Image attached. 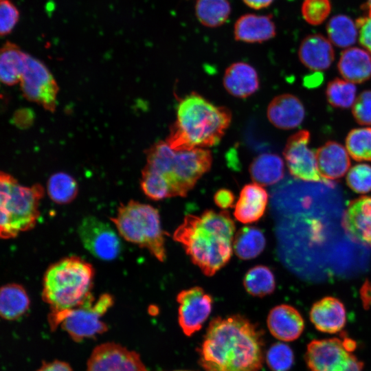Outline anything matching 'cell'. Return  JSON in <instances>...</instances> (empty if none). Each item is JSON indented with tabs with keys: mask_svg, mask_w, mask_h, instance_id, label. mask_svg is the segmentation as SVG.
<instances>
[{
	"mask_svg": "<svg viewBox=\"0 0 371 371\" xmlns=\"http://www.w3.org/2000/svg\"><path fill=\"white\" fill-rule=\"evenodd\" d=\"M199 353L205 371H259L265 359L262 334L239 314L211 320Z\"/></svg>",
	"mask_w": 371,
	"mask_h": 371,
	"instance_id": "obj_1",
	"label": "cell"
},
{
	"mask_svg": "<svg viewBox=\"0 0 371 371\" xmlns=\"http://www.w3.org/2000/svg\"><path fill=\"white\" fill-rule=\"evenodd\" d=\"M235 230L227 211L206 210L200 216L186 215L172 238L182 245L192 263L210 277L229 261Z\"/></svg>",
	"mask_w": 371,
	"mask_h": 371,
	"instance_id": "obj_2",
	"label": "cell"
},
{
	"mask_svg": "<svg viewBox=\"0 0 371 371\" xmlns=\"http://www.w3.org/2000/svg\"><path fill=\"white\" fill-rule=\"evenodd\" d=\"M231 121L229 109L193 92L179 103L166 142L175 150L207 148L220 142Z\"/></svg>",
	"mask_w": 371,
	"mask_h": 371,
	"instance_id": "obj_3",
	"label": "cell"
},
{
	"mask_svg": "<svg viewBox=\"0 0 371 371\" xmlns=\"http://www.w3.org/2000/svg\"><path fill=\"white\" fill-rule=\"evenodd\" d=\"M146 160L144 168L165 181L170 197H185L211 168L212 155L207 148L175 150L160 141L148 150Z\"/></svg>",
	"mask_w": 371,
	"mask_h": 371,
	"instance_id": "obj_4",
	"label": "cell"
},
{
	"mask_svg": "<svg viewBox=\"0 0 371 371\" xmlns=\"http://www.w3.org/2000/svg\"><path fill=\"white\" fill-rule=\"evenodd\" d=\"M93 266L78 256L64 258L51 265L43 282L42 297L51 311L70 309L82 304L91 294Z\"/></svg>",
	"mask_w": 371,
	"mask_h": 371,
	"instance_id": "obj_5",
	"label": "cell"
},
{
	"mask_svg": "<svg viewBox=\"0 0 371 371\" xmlns=\"http://www.w3.org/2000/svg\"><path fill=\"white\" fill-rule=\"evenodd\" d=\"M0 189L1 238H13L19 232L32 229L39 216V203L44 194L43 186H21L12 175L1 172Z\"/></svg>",
	"mask_w": 371,
	"mask_h": 371,
	"instance_id": "obj_6",
	"label": "cell"
},
{
	"mask_svg": "<svg viewBox=\"0 0 371 371\" xmlns=\"http://www.w3.org/2000/svg\"><path fill=\"white\" fill-rule=\"evenodd\" d=\"M111 220L124 240L147 249L159 261L166 259V232L159 211L152 205L131 200L118 207Z\"/></svg>",
	"mask_w": 371,
	"mask_h": 371,
	"instance_id": "obj_7",
	"label": "cell"
},
{
	"mask_svg": "<svg viewBox=\"0 0 371 371\" xmlns=\"http://www.w3.org/2000/svg\"><path fill=\"white\" fill-rule=\"evenodd\" d=\"M113 304L111 294L103 293L95 300L91 294L80 305L67 310L50 312L48 322L52 330L60 327L76 342L105 333L108 326L102 317Z\"/></svg>",
	"mask_w": 371,
	"mask_h": 371,
	"instance_id": "obj_8",
	"label": "cell"
},
{
	"mask_svg": "<svg viewBox=\"0 0 371 371\" xmlns=\"http://www.w3.org/2000/svg\"><path fill=\"white\" fill-rule=\"evenodd\" d=\"M77 232L84 247L98 259L113 260L122 250L117 233L108 223L94 216L84 217Z\"/></svg>",
	"mask_w": 371,
	"mask_h": 371,
	"instance_id": "obj_9",
	"label": "cell"
},
{
	"mask_svg": "<svg viewBox=\"0 0 371 371\" xmlns=\"http://www.w3.org/2000/svg\"><path fill=\"white\" fill-rule=\"evenodd\" d=\"M20 83L27 99L37 102L49 111L54 110L58 86L42 62L27 54Z\"/></svg>",
	"mask_w": 371,
	"mask_h": 371,
	"instance_id": "obj_10",
	"label": "cell"
},
{
	"mask_svg": "<svg viewBox=\"0 0 371 371\" xmlns=\"http://www.w3.org/2000/svg\"><path fill=\"white\" fill-rule=\"evenodd\" d=\"M311 134L301 130L291 135L286 143L283 155L291 175L306 181H326L321 176L317 161L316 151L308 146Z\"/></svg>",
	"mask_w": 371,
	"mask_h": 371,
	"instance_id": "obj_11",
	"label": "cell"
},
{
	"mask_svg": "<svg viewBox=\"0 0 371 371\" xmlns=\"http://www.w3.org/2000/svg\"><path fill=\"white\" fill-rule=\"evenodd\" d=\"M178 321L183 333L191 336L199 330L209 317L213 298L201 286L181 291L177 295Z\"/></svg>",
	"mask_w": 371,
	"mask_h": 371,
	"instance_id": "obj_12",
	"label": "cell"
},
{
	"mask_svg": "<svg viewBox=\"0 0 371 371\" xmlns=\"http://www.w3.org/2000/svg\"><path fill=\"white\" fill-rule=\"evenodd\" d=\"M87 371H149L139 355L120 344L107 342L92 351Z\"/></svg>",
	"mask_w": 371,
	"mask_h": 371,
	"instance_id": "obj_13",
	"label": "cell"
},
{
	"mask_svg": "<svg viewBox=\"0 0 371 371\" xmlns=\"http://www.w3.org/2000/svg\"><path fill=\"white\" fill-rule=\"evenodd\" d=\"M352 356L342 340L331 338L311 341L305 359L311 371H345Z\"/></svg>",
	"mask_w": 371,
	"mask_h": 371,
	"instance_id": "obj_14",
	"label": "cell"
},
{
	"mask_svg": "<svg viewBox=\"0 0 371 371\" xmlns=\"http://www.w3.org/2000/svg\"><path fill=\"white\" fill-rule=\"evenodd\" d=\"M342 226L353 240L371 247V196H363L350 202Z\"/></svg>",
	"mask_w": 371,
	"mask_h": 371,
	"instance_id": "obj_15",
	"label": "cell"
},
{
	"mask_svg": "<svg viewBox=\"0 0 371 371\" xmlns=\"http://www.w3.org/2000/svg\"><path fill=\"white\" fill-rule=\"evenodd\" d=\"M267 324L271 335L282 341L297 339L304 328V321L299 311L288 304H280L269 311Z\"/></svg>",
	"mask_w": 371,
	"mask_h": 371,
	"instance_id": "obj_16",
	"label": "cell"
},
{
	"mask_svg": "<svg viewBox=\"0 0 371 371\" xmlns=\"http://www.w3.org/2000/svg\"><path fill=\"white\" fill-rule=\"evenodd\" d=\"M267 115L269 122L276 128L289 130L302 124L305 117V109L297 97L284 93L270 102Z\"/></svg>",
	"mask_w": 371,
	"mask_h": 371,
	"instance_id": "obj_17",
	"label": "cell"
},
{
	"mask_svg": "<svg viewBox=\"0 0 371 371\" xmlns=\"http://www.w3.org/2000/svg\"><path fill=\"white\" fill-rule=\"evenodd\" d=\"M268 201L269 194L263 186L254 182L247 184L240 192L234 216L244 224L255 223L265 214Z\"/></svg>",
	"mask_w": 371,
	"mask_h": 371,
	"instance_id": "obj_18",
	"label": "cell"
},
{
	"mask_svg": "<svg viewBox=\"0 0 371 371\" xmlns=\"http://www.w3.org/2000/svg\"><path fill=\"white\" fill-rule=\"evenodd\" d=\"M310 319L319 331L336 333L341 331L346 324V308L338 299L325 297L313 305Z\"/></svg>",
	"mask_w": 371,
	"mask_h": 371,
	"instance_id": "obj_19",
	"label": "cell"
},
{
	"mask_svg": "<svg viewBox=\"0 0 371 371\" xmlns=\"http://www.w3.org/2000/svg\"><path fill=\"white\" fill-rule=\"evenodd\" d=\"M349 155L346 148L334 141L326 142L317 150L318 169L327 183L341 178L346 173L350 166Z\"/></svg>",
	"mask_w": 371,
	"mask_h": 371,
	"instance_id": "obj_20",
	"label": "cell"
},
{
	"mask_svg": "<svg viewBox=\"0 0 371 371\" xmlns=\"http://www.w3.org/2000/svg\"><path fill=\"white\" fill-rule=\"evenodd\" d=\"M298 56L307 68L324 71L330 67L335 59V52L331 42L322 34H314L306 36L302 41Z\"/></svg>",
	"mask_w": 371,
	"mask_h": 371,
	"instance_id": "obj_21",
	"label": "cell"
},
{
	"mask_svg": "<svg viewBox=\"0 0 371 371\" xmlns=\"http://www.w3.org/2000/svg\"><path fill=\"white\" fill-rule=\"evenodd\" d=\"M223 82L225 89L230 95L240 98L251 95L260 87L256 70L243 62L230 65L225 71Z\"/></svg>",
	"mask_w": 371,
	"mask_h": 371,
	"instance_id": "obj_22",
	"label": "cell"
},
{
	"mask_svg": "<svg viewBox=\"0 0 371 371\" xmlns=\"http://www.w3.org/2000/svg\"><path fill=\"white\" fill-rule=\"evenodd\" d=\"M276 30L271 16L247 14L235 23L234 38L245 43H262L276 36Z\"/></svg>",
	"mask_w": 371,
	"mask_h": 371,
	"instance_id": "obj_23",
	"label": "cell"
},
{
	"mask_svg": "<svg viewBox=\"0 0 371 371\" xmlns=\"http://www.w3.org/2000/svg\"><path fill=\"white\" fill-rule=\"evenodd\" d=\"M341 76L352 83H362L371 78V54L359 47L344 50L337 63Z\"/></svg>",
	"mask_w": 371,
	"mask_h": 371,
	"instance_id": "obj_24",
	"label": "cell"
},
{
	"mask_svg": "<svg viewBox=\"0 0 371 371\" xmlns=\"http://www.w3.org/2000/svg\"><path fill=\"white\" fill-rule=\"evenodd\" d=\"M249 171L254 183L262 186L273 185L284 177V161L276 154L262 153L253 159Z\"/></svg>",
	"mask_w": 371,
	"mask_h": 371,
	"instance_id": "obj_25",
	"label": "cell"
},
{
	"mask_svg": "<svg viewBox=\"0 0 371 371\" xmlns=\"http://www.w3.org/2000/svg\"><path fill=\"white\" fill-rule=\"evenodd\" d=\"M30 300L21 284L9 283L1 288L0 315L6 320H15L29 309Z\"/></svg>",
	"mask_w": 371,
	"mask_h": 371,
	"instance_id": "obj_26",
	"label": "cell"
},
{
	"mask_svg": "<svg viewBox=\"0 0 371 371\" xmlns=\"http://www.w3.org/2000/svg\"><path fill=\"white\" fill-rule=\"evenodd\" d=\"M27 54L16 44L6 42L1 49L0 79L7 85L20 82L23 74Z\"/></svg>",
	"mask_w": 371,
	"mask_h": 371,
	"instance_id": "obj_27",
	"label": "cell"
},
{
	"mask_svg": "<svg viewBox=\"0 0 371 371\" xmlns=\"http://www.w3.org/2000/svg\"><path fill=\"white\" fill-rule=\"evenodd\" d=\"M265 246V236L258 227L245 226L234 235L233 251L241 260L255 258L264 251Z\"/></svg>",
	"mask_w": 371,
	"mask_h": 371,
	"instance_id": "obj_28",
	"label": "cell"
},
{
	"mask_svg": "<svg viewBox=\"0 0 371 371\" xmlns=\"http://www.w3.org/2000/svg\"><path fill=\"white\" fill-rule=\"evenodd\" d=\"M243 286L246 291L252 296L263 297L269 295L276 289L274 274L267 266H254L245 273Z\"/></svg>",
	"mask_w": 371,
	"mask_h": 371,
	"instance_id": "obj_29",
	"label": "cell"
},
{
	"mask_svg": "<svg viewBox=\"0 0 371 371\" xmlns=\"http://www.w3.org/2000/svg\"><path fill=\"white\" fill-rule=\"evenodd\" d=\"M326 31L329 41L338 47H350L358 37L356 23L344 14L333 16L327 23Z\"/></svg>",
	"mask_w": 371,
	"mask_h": 371,
	"instance_id": "obj_30",
	"label": "cell"
},
{
	"mask_svg": "<svg viewBox=\"0 0 371 371\" xmlns=\"http://www.w3.org/2000/svg\"><path fill=\"white\" fill-rule=\"evenodd\" d=\"M231 12L227 0H197L195 13L199 22L209 27H216L224 24Z\"/></svg>",
	"mask_w": 371,
	"mask_h": 371,
	"instance_id": "obj_31",
	"label": "cell"
},
{
	"mask_svg": "<svg viewBox=\"0 0 371 371\" xmlns=\"http://www.w3.org/2000/svg\"><path fill=\"white\" fill-rule=\"evenodd\" d=\"M78 188L76 179L68 173L59 172L52 175L47 183V192L52 201L67 204L75 199Z\"/></svg>",
	"mask_w": 371,
	"mask_h": 371,
	"instance_id": "obj_32",
	"label": "cell"
},
{
	"mask_svg": "<svg viewBox=\"0 0 371 371\" xmlns=\"http://www.w3.org/2000/svg\"><path fill=\"white\" fill-rule=\"evenodd\" d=\"M357 87L354 83L336 78L326 87V95L328 103L336 108L348 109L356 100Z\"/></svg>",
	"mask_w": 371,
	"mask_h": 371,
	"instance_id": "obj_33",
	"label": "cell"
},
{
	"mask_svg": "<svg viewBox=\"0 0 371 371\" xmlns=\"http://www.w3.org/2000/svg\"><path fill=\"white\" fill-rule=\"evenodd\" d=\"M346 148L356 161H371V127L352 129L346 138Z\"/></svg>",
	"mask_w": 371,
	"mask_h": 371,
	"instance_id": "obj_34",
	"label": "cell"
},
{
	"mask_svg": "<svg viewBox=\"0 0 371 371\" xmlns=\"http://www.w3.org/2000/svg\"><path fill=\"white\" fill-rule=\"evenodd\" d=\"M140 186L144 194L150 199L160 201L170 198V190L165 181L155 172L144 168Z\"/></svg>",
	"mask_w": 371,
	"mask_h": 371,
	"instance_id": "obj_35",
	"label": "cell"
},
{
	"mask_svg": "<svg viewBox=\"0 0 371 371\" xmlns=\"http://www.w3.org/2000/svg\"><path fill=\"white\" fill-rule=\"evenodd\" d=\"M265 359L272 371H289L293 366L294 355L288 345L277 343L273 344L268 350Z\"/></svg>",
	"mask_w": 371,
	"mask_h": 371,
	"instance_id": "obj_36",
	"label": "cell"
},
{
	"mask_svg": "<svg viewBox=\"0 0 371 371\" xmlns=\"http://www.w3.org/2000/svg\"><path fill=\"white\" fill-rule=\"evenodd\" d=\"M346 183L354 192L364 194L371 191V166L359 164L348 172Z\"/></svg>",
	"mask_w": 371,
	"mask_h": 371,
	"instance_id": "obj_37",
	"label": "cell"
},
{
	"mask_svg": "<svg viewBox=\"0 0 371 371\" xmlns=\"http://www.w3.org/2000/svg\"><path fill=\"white\" fill-rule=\"evenodd\" d=\"M331 10L330 0H304L302 5L304 19L310 25L322 23Z\"/></svg>",
	"mask_w": 371,
	"mask_h": 371,
	"instance_id": "obj_38",
	"label": "cell"
},
{
	"mask_svg": "<svg viewBox=\"0 0 371 371\" xmlns=\"http://www.w3.org/2000/svg\"><path fill=\"white\" fill-rule=\"evenodd\" d=\"M20 18L17 7L10 0L0 1V34L2 36L10 34Z\"/></svg>",
	"mask_w": 371,
	"mask_h": 371,
	"instance_id": "obj_39",
	"label": "cell"
},
{
	"mask_svg": "<svg viewBox=\"0 0 371 371\" xmlns=\"http://www.w3.org/2000/svg\"><path fill=\"white\" fill-rule=\"evenodd\" d=\"M352 115L361 125H371V90H365L356 98L352 108Z\"/></svg>",
	"mask_w": 371,
	"mask_h": 371,
	"instance_id": "obj_40",
	"label": "cell"
},
{
	"mask_svg": "<svg viewBox=\"0 0 371 371\" xmlns=\"http://www.w3.org/2000/svg\"><path fill=\"white\" fill-rule=\"evenodd\" d=\"M356 25L360 44L371 54V16L359 18Z\"/></svg>",
	"mask_w": 371,
	"mask_h": 371,
	"instance_id": "obj_41",
	"label": "cell"
},
{
	"mask_svg": "<svg viewBox=\"0 0 371 371\" xmlns=\"http://www.w3.org/2000/svg\"><path fill=\"white\" fill-rule=\"evenodd\" d=\"M214 203L223 210L234 207L235 196L229 189L221 188L214 195Z\"/></svg>",
	"mask_w": 371,
	"mask_h": 371,
	"instance_id": "obj_42",
	"label": "cell"
},
{
	"mask_svg": "<svg viewBox=\"0 0 371 371\" xmlns=\"http://www.w3.org/2000/svg\"><path fill=\"white\" fill-rule=\"evenodd\" d=\"M36 371H73L69 363L65 361L54 360L51 362H43Z\"/></svg>",
	"mask_w": 371,
	"mask_h": 371,
	"instance_id": "obj_43",
	"label": "cell"
},
{
	"mask_svg": "<svg viewBox=\"0 0 371 371\" xmlns=\"http://www.w3.org/2000/svg\"><path fill=\"white\" fill-rule=\"evenodd\" d=\"M249 8L260 10L268 7L273 0H243Z\"/></svg>",
	"mask_w": 371,
	"mask_h": 371,
	"instance_id": "obj_44",
	"label": "cell"
},
{
	"mask_svg": "<svg viewBox=\"0 0 371 371\" xmlns=\"http://www.w3.org/2000/svg\"><path fill=\"white\" fill-rule=\"evenodd\" d=\"M322 76L319 74H315L311 76H306L304 79L305 85L308 87H314L319 85L322 81Z\"/></svg>",
	"mask_w": 371,
	"mask_h": 371,
	"instance_id": "obj_45",
	"label": "cell"
},
{
	"mask_svg": "<svg viewBox=\"0 0 371 371\" xmlns=\"http://www.w3.org/2000/svg\"><path fill=\"white\" fill-rule=\"evenodd\" d=\"M363 363L357 359L355 356H352L350 361L348 367L345 371H362Z\"/></svg>",
	"mask_w": 371,
	"mask_h": 371,
	"instance_id": "obj_46",
	"label": "cell"
},
{
	"mask_svg": "<svg viewBox=\"0 0 371 371\" xmlns=\"http://www.w3.org/2000/svg\"><path fill=\"white\" fill-rule=\"evenodd\" d=\"M368 16H371V0H366Z\"/></svg>",
	"mask_w": 371,
	"mask_h": 371,
	"instance_id": "obj_47",
	"label": "cell"
},
{
	"mask_svg": "<svg viewBox=\"0 0 371 371\" xmlns=\"http://www.w3.org/2000/svg\"><path fill=\"white\" fill-rule=\"evenodd\" d=\"M175 371H190V370H175Z\"/></svg>",
	"mask_w": 371,
	"mask_h": 371,
	"instance_id": "obj_48",
	"label": "cell"
}]
</instances>
